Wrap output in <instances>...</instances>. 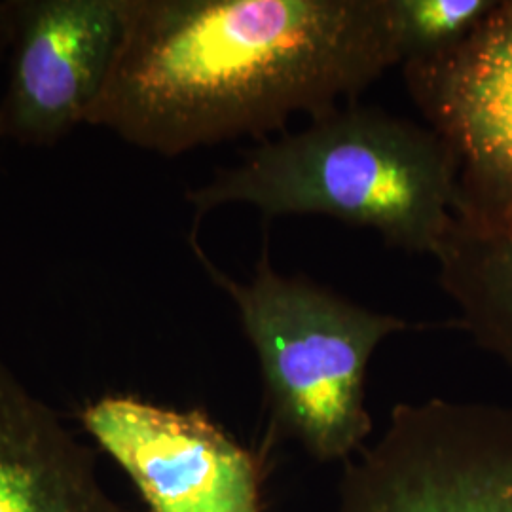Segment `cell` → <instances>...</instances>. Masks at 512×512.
I'll return each mask as SVG.
<instances>
[{
  "mask_svg": "<svg viewBox=\"0 0 512 512\" xmlns=\"http://www.w3.org/2000/svg\"><path fill=\"white\" fill-rule=\"evenodd\" d=\"M435 260L461 327L512 374V238L480 236L454 224Z\"/></svg>",
  "mask_w": 512,
  "mask_h": 512,
  "instance_id": "9c48e42d",
  "label": "cell"
},
{
  "mask_svg": "<svg viewBox=\"0 0 512 512\" xmlns=\"http://www.w3.org/2000/svg\"><path fill=\"white\" fill-rule=\"evenodd\" d=\"M0 512H131L95 454L0 359Z\"/></svg>",
  "mask_w": 512,
  "mask_h": 512,
  "instance_id": "ba28073f",
  "label": "cell"
},
{
  "mask_svg": "<svg viewBox=\"0 0 512 512\" xmlns=\"http://www.w3.org/2000/svg\"><path fill=\"white\" fill-rule=\"evenodd\" d=\"M184 198L194 226L226 205L266 219L325 215L433 258L456 224L454 171L437 133L357 101L247 150Z\"/></svg>",
  "mask_w": 512,
  "mask_h": 512,
  "instance_id": "7a4b0ae2",
  "label": "cell"
},
{
  "mask_svg": "<svg viewBox=\"0 0 512 512\" xmlns=\"http://www.w3.org/2000/svg\"><path fill=\"white\" fill-rule=\"evenodd\" d=\"M80 423L150 512H262L253 454L202 410L109 393L82 408Z\"/></svg>",
  "mask_w": 512,
  "mask_h": 512,
  "instance_id": "8992f818",
  "label": "cell"
},
{
  "mask_svg": "<svg viewBox=\"0 0 512 512\" xmlns=\"http://www.w3.org/2000/svg\"><path fill=\"white\" fill-rule=\"evenodd\" d=\"M14 18H16V0H0V61L8 55L12 31H14ZM0 145H2V139H0ZM0 164H2V150H0Z\"/></svg>",
  "mask_w": 512,
  "mask_h": 512,
  "instance_id": "8fae6325",
  "label": "cell"
},
{
  "mask_svg": "<svg viewBox=\"0 0 512 512\" xmlns=\"http://www.w3.org/2000/svg\"><path fill=\"white\" fill-rule=\"evenodd\" d=\"M495 4L497 0H385L387 27L399 65L454 50Z\"/></svg>",
  "mask_w": 512,
  "mask_h": 512,
  "instance_id": "30bf717a",
  "label": "cell"
},
{
  "mask_svg": "<svg viewBox=\"0 0 512 512\" xmlns=\"http://www.w3.org/2000/svg\"><path fill=\"white\" fill-rule=\"evenodd\" d=\"M395 65L385 0H124L86 124L175 158L317 118Z\"/></svg>",
  "mask_w": 512,
  "mask_h": 512,
  "instance_id": "6da1fadb",
  "label": "cell"
},
{
  "mask_svg": "<svg viewBox=\"0 0 512 512\" xmlns=\"http://www.w3.org/2000/svg\"><path fill=\"white\" fill-rule=\"evenodd\" d=\"M192 249L232 298L262 372L272 431L319 463L349 461L372 433L366 370L389 336L408 329L391 313L359 306L306 277L272 266L268 243L255 274L241 283Z\"/></svg>",
  "mask_w": 512,
  "mask_h": 512,
  "instance_id": "3957f363",
  "label": "cell"
},
{
  "mask_svg": "<svg viewBox=\"0 0 512 512\" xmlns=\"http://www.w3.org/2000/svg\"><path fill=\"white\" fill-rule=\"evenodd\" d=\"M336 512H512V408L395 404L384 435L346 461Z\"/></svg>",
  "mask_w": 512,
  "mask_h": 512,
  "instance_id": "277c9868",
  "label": "cell"
},
{
  "mask_svg": "<svg viewBox=\"0 0 512 512\" xmlns=\"http://www.w3.org/2000/svg\"><path fill=\"white\" fill-rule=\"evenodd\" d=\"M124 35V0H16L0 139L52 148L105 88Z\"/></svg>",
  "mask_w": 512,
  "mask_h": 512,
  "instance_id": "52a82bcc",
  "label": "cell"
},
{
  "mask_svg": "<svg viewBox=\"0 0 512 512\" xmlns=\"http://www.w3.org/2000/svg\"><path fill=\"white\" fill-rule=\"evenodd\" d=\"M404 82L454 171L456 224L512 238V0L454 50L403 65Z\"/></svg>",
  "mask_w": 512,
  "mask_h": 512,
  "instance_id": "5b68a950",
  "label": "cell"
}]
</instances>
